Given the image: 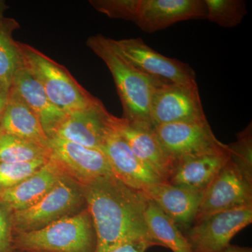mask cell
I'll return each mask as SVG.
<instances>
[{"label": "cell", "instance_id": "5b68a950", "mask_svg": "<svg viewBox=\"0 0 252 252\" xmlns=\"http://www.w3.org/2000/svg\"><path fill=\"white\" fill-rule=\"evenodd\" d=\"M83 205H86L84 187L69 176H63L35 205L13 212V231L19 234L41 229L85 210H82Z\"/></svg>", "mask_w": 252, "mask_h": 252}, {"label": "cell", "instance_id": "f546056e", "mask_svg": "<svg viewBox=\"0 0 252 252\" xmlns=\"http://www.w3.org/2000/svg\"><path fill=\"white\" fill-rule=\"evenodd\" d=\"M219 252H252V248L248 247H240L237 245H231L227 247L221 251Z\"/></svg>", "mask_w": 252, "mask_h": 252}, {"label": "cell", "instance_id": "484cf974", "mask_svg": "<svg viewBox=\"0 0 252 252\" xmlns=\"http://www.w3.org/2000/svg\"><path fill=\"white\" fill-rule=\"evenodd\" d=\"M49 160L28 162H0V193L35 173Z\"/></svg>", "mask_w": 252, "mask_h": 252}, {"label": "cell", "instance_id": "8fae6325", "mask_svg": "<svg viewBox=\"0 0 252 252\" xmlns=\"http://www.w3.org/2000/svg\"><path fill=\"white\" fill-rule=\"evenodd\" d=\"M122 56L141 72L167 83L195 81V73L187 63L159 54L140 38L114 40Z\"/></svg>", "mask_w": 252, "mask_h": 252}, {"label": "cell", "instance_id": "e0dca14e", "mask_svg": "<svg viewBox=\"0 0 252 252\" xmlns=\"http://www.w3.org/2000/svg\"><path fill=\"white\" fill-rule=\"evenodd\" d=\"M229 159L228 144L225 148L182 158L175 160L168 183L204 192Z\"/></svg>", "mask_w": 252, "mask_h": 252}, {"label": "cell", "instance_id": "4316f807", "mask_svg": "<svg viewBox=\"0 0 252 252\" xmlns=\"http://www.w3.org/2000/svg\"><path fill=\"white\" fill-rule=\"evenodd\" d=\"M91 3L96 9L109 17L135 22L140 0H102Z\"/></svg>", "mask_w": 252, "mask_h": 252}, {"label": "cell", "instance_id": "3957f363", "mask_svg": "<svg viewBox=\"0 0 252 252\" xmlns=\"http://www.w3.org/2000/svg\"><path fill=\"white\" fill-rule=\"evenodd\" d=\"M13 247L21 252H95L97 238L85 209L41 229L16 234Z\"/></svg>", "mask_w": 252, "mask_h": 252}, {"label": "cell", "instance_id": "603a6c76", "mask_svg": "<svg viewBox=\"0 0 252 252\" xmlns=\"http://www.w3.org/2000/svg\"><path fill=\"white\" fill-rule=\"evenodd\" d=\"M14 21L10 20L0 28V93L7 95L12 86L15 74L22 64V56L17 41L11 37Z\"/></svg>", "mask_w": 252, "mask_h": 252}, {"label": "cell", "instance_id": "d4e9b609", "mask_svg": "<svg viewBox=\"0 0 252 252\" xmlns=\"http://www.w3.org/2000/svg\"><path fill=\"white\" fill-rule=\"evenodd\" d=\"M236 136V141L228 144L230 160L244 178L252 185V123Z\"/></svg>", "mask_w": 252, "mask_h": 252}, {"label": "cell", "instance_id": "83f0119b", "mask_svg": "<svg viewBox=\"0 0 252 252\" xmlns=\"http://www.w3.org/2000/svg\"><path fill=\"white\" fill-rule=\"evenodd\" d=\"M13 212L0 202V252H14Z\"/></svg>", "mask_w": 252, "mask_h": 252}, {"label": "cell", "instance_id": "ba28073f", "mask_svg": "<svg viewBox=\"0 0 252 252\" xmlns=\"http://www.w3.org/2000/svg\"><path fill=\"white\" fill-rule=\"evenodd\" d=\"M110 124L136 157L160 180L168 183L175 160L162 148L154 126L135 124L113 115H111Z\"/></svg>", "mask_w": 252, "mask_h": 252}, {"label": "cell", "instance_id": "30bf717a", "mask_svg": "<svg viewBox=\"0 0 252 252\" xmlns=\"http://www.w3.org/2000/svg\"><path fill=\"white\" fill-rule=\"evenodd\" d=\"M249 205H252V185L229 159L204 191L195 222L213 214Z\"/></svg>", "mask_w": 252, "mask_h": 252}, {"label": "cell", "instance_id": "9c48e42d", "mask_svg": "<svg viewBox=\"0 0 252 252\" xmlns=\"http://www.w3.org/2000/svg\"><path fill=\"white\" fill-rule=\"evenodd\" d=\"M162 148L174 160L225 148L214 135L207 120L162 124L154 127Z\"/></svg>", "mask_w": 252, "mask_h": 252}, {"label": "cell", "instance_id": "ac0fdd59", "mask_svg": "<svg viewBox=\"0 0 252 252\" xmlns=\"http://www.w3.org/2000/svg\"><path fill=\"white\" fill-rule=\"evenodd\" d=\"M67 175L53 156L35 173L12 188L0 193V202L13 212L30 208L49 193L56 184Z\"/></svg>", "mask_w": 252, "mask_h": 252}, {"label": "cell", "instance_id": "836d02e7", "mask_svg": "<svg viewBox=\"0 0 252 252\" xmlns=\"http://www.w3.org/2000/svg\"></svg>", "mask_w": 252, "mask_h": 252}, {"label": "cell", "instance_id": "d6986e66", "mask_svg": "<svg viewBox=\"0 0 252 252\" xmlns=\"http://www.w3.org/2000/svg\"><path fill=\"white\" fill-rule=\"evenodd\" d=\"M29 106L41 123L46 135L50 137L66 114L50 100L40 83L23 64L16 74L11 87Z\"/></svg>", "mask_w": 252, "mask_h": 252}, {"label": "cell", "instance_id": "f1b7e54d", "mask_svg": "<svg viewBox=\"0 0 252 252\" xmlns=\"http://www.w3.org/2000/svg\"><path fill=\"white\" fill-rule=\"evenodd\" d=\"M157 246L155 243L146 240H135L122 244L109 252H145L152 247Z\"/></svg>", "mask_w": 252, "mask_h": 252}, {"label": "cell", "instance_id": "2e32d148", "mask_svg": "<svg viewBox=\"0 0 252 252\" xmlns=\"http://www.w3.org/2000/svg\"><path fill=\"white\" fill-rule=\"evenodd\" d=\"M141 192L185 231L195 222L204 193L164 182L149 186Z\"/></svg>", "mask_w": 252, "mask_h": 252}, {"label": "cell", "instance_id": "5bb4252c", "mask_svg": "<svg viewBox=\"0 0 252 252\" xmlns=\"http://www.w3.org/2000/svg\"><path fill=\"white\" fill-rule=\"evenodd\" d=\"M206 19L204 0H140L135 23L153 33L180 21Z\"/></svg>", "mask_w": 252, "mask_h": 252}, {"label": "cell", "instance_id": "52a82bcc", "mask_svg": "<svg viewBox=\"0 0 252 252\" xmlns=\"http://www.w3.org/2000/svg\"><path fill=\"white\" fill-rule=\"evenodd\" d=\"M252 205L213 214L195 222L184 235L193 252H219L251 224Z\"/></svg>", "mask_w": 252, "mask_h": 252}, {"label": "cell", "instance_id": "7c38bea8", "mask_svg": "<svg viewBox=\"0 0 252 252\" xmlns=\"http://www.w3.org/2000/svg\"><path fill=\"white\" fill-rule=\"evenodd\" d=\"M98 101L88 108L66 114L49 138H58L101 150L110 129V117Z\"/></svg>", "mask_w": 252, "mask_h": 252}, {"label": "cell", "instance_id": "1f68e13d", "mask_svg": "<svg viewBox=\"0 0 252 252\" xmlns=\"http://www.w3.org/2000/svg\"><path fill=\"white\" fill-rule=\"evenodd\" d=\"M6 99H7V95L0 93V120H1V116H2L5 106H6Z\"/></svg>", "mask_w": 252, "mask_h": 252}, {"label": "cell", "instance_id": "7402d4cb", "mask_svg": "<svg viewBox=\"0 0 252 252\" xmlns=\"http://www.w3.org/2000/svg\"><path fill=\"white\" fill-rule=\"evenodd\" d=\"M51 156L52 151L49 147L0 132V162H33L49 160Z\"/></svg>", "mask_w": 252, "mask_h": 252}, {"label": "cell", "instance_id": "277c9868", "mask_svg": "<svg viewBox=\"0 0 252 252\" xmlns=\"http://www.w3.org/2000/svg\"><path fill=\"white\" fill-rule=\"evenodd\" d=\"M23 64L40 83L50 100L66 114L88 108L99 99L89 94L61 64L28 44L18 42Z\"/></svg>", "mask_w": 252, "mask_h": 252}, {"label": "cell", "instance_id": "d6a6232c", "mask_svg": "<svg viewBox=\"0 0 252 252\" xmlns=\"http://www.w3.org/2000/svg\"><path fill=\"white\" fill-rule=\"evenodd\" d=\"M14 252H21L15 251V250H14Z\"/></svg>", "mask_w": 252, "mask_h": 252}, {"label": "cell", "instance_id": "8992f818", "mask_svg": "<svg viewBox=\"0 0 252 252\" xmlns=\"http://www.w3.org/2000/svg\"><path fill=\"white\" fill-rule=\"evenodd\" d=\"M152 125L206 121L196 81L165 83L154 91L150 105Z\"/></svg>", "mask_w": 252, "mask_h": 252}, {"label": "cell", "instance_id": "4fadbf2b", "mask_svg": "<svg viewBox=\"0 0 252 252\" xmlns=\"http://www.w3.org/2000/svg\"><path fill=\"white\" fill-rule=\"evenodd\" d=\"M49 147L66 174L82 186L98 177L114 175L108 159L99 149L58 138H49Z\"/></svg>", "mask_w": 252, "mask_h": 252}, {"label": "cell", "instance_id": "7a4b0ae2", "mask_svg": "<svg viewBox=\"0 0 252 252\" xmlns=\"http://www.w3.org/2000/svg\"><path fill=\"white\" fill-rule=\"evenodd\" d=\"M87 45L105 63L112 73L124 108V119L135 124L152 126L150 105L156 89L165 81L156 79L135 67L114 45L113 39L93 36Z\"/></svg>", "mask_w": 252, "mask_h": 252}, {"label": "cell", "instance_id": "ffe728a7", "mask_svg": "<svg viewBox=\"0 0 252 252\" xmlns=\"http://www.w3.org/2000/svg\"><path fill=\"white\" fill-rule=\"evenodd\" d=\"M0 132L49 147V137L39 118L12 88L0 120Z\"/></svg>", "mask_w": 252, "mask_h": 252}, {"label": "cell", "instance_id": "9a60e30c", "mask_svg": "<svg viewBox=\"0 0 252 252\" xmlns=\"http://www.w3.org/2000/svg\"><path fill=\"white\" fill-rule=\"evenodd\" d=\"M101 151L108 159L113 175L127 187L142 191L149 186L163 182L136 157L111 124Z\"/></svg>", "mask_w": 252, "mask_h": 252}, {"label": "cell", "instance_id": "44dd1931", "mask_svg": "<svg viewBox=\"0 0 252 252\" xmlns=\"http://www.w3.org/2000/svg\"><path fill=\"white\" fill-rule=\"evenodd\" d=\"M144 219L149 233L158 246L165 247L173 252H193L185 235L175 222L149 199Z\"/></svg>", "mask_w": 252, "mask_h": 252}, {"label": "cell", "instance_id": "4dcf8cb0", "mask_svg": "<svg viewBox=\"0 0 252 252\" xmlns=\"http://www.w3.org/2000/svg\"><path fill=\"white\" fill-rule=\"evenodd\" d=\"M5 9H6V6H5L4 3L0 1V28L4 27L5 25L7 24L10 21V20L4 18L3 16Z\"/></svg>", "mask_w": 252, "mask_h": 252}, {"label": "cell", "instance_id": "6da1fadb", "mask_svg": "<svg viewBox=\"0 0 252 252\" xmlns=\"http://www.w3.org/2000/svg\"><path fill=\"white\" fill-rule=\"evenodd\" d=\"M84 187L86 209L94 223L95 252H109L135 240L155 243L146 224L147 197L114 175L98 177Z\"/></svg>", "mask_w": 252, "mask_h": 252}, {"label": "cell", "instance_id": "cb8c5ba5", "mask_svg": "<svg viewBox=\"0 0 252 252\" xmlns=\"http://www.w3.org/2000/svg\"><path fill=\"white\" fill-rule=\"evenodd\" d=\"M206 19L220 27L234 28L247 14L246 3L243 0H204Z\"/></svg>", "mask_w": 252, "mask_h": 252}]
</instances>
